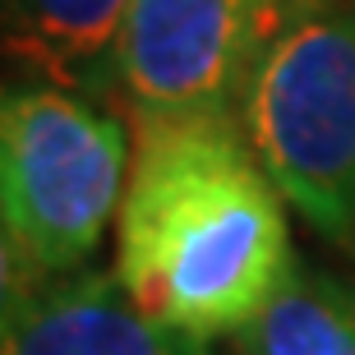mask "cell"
Here are the masks:
<instances>
[{"label": "cell", "instance_id": "obj_6", "mask_svg": "<svg viewBox=\"0 0 355 355\" xmlns=\"http://www.w3.org/2000/svg\"><path fill=\"white\" fill-rule=\"evenodd\" d=\"M130 0H5V51L28 83L88 92L116 74Z\"/></svg>", "mask_w": 355, "mask_h": 355}, {"label": "cell", "instance_id": "obj_8", "mask_svg": "<svg viewBox=\"0 0 355 355\" xmlns=\"http://www.w3.org/2000/svg\"><path fill=\"white\" fill-rule=\"evenodd\" d=\"M272 5V14H277V28H282V19H291V14L300 10V5H309V0H268Z\"/></svg>", "mask_w": 355, "mask_h": 355}, {"label": "cell", "instance_id": "obj_2", "mask_svg": "<svg viewBox=\"0 0 355 355\" xmlns=\"http://www.w3.org/2000/svg\"><path fill=\"white\" fill-rule=\"evenodd\" d=\"M134 148L83 92L19 83L0 106L5 295L79 272L120 217Z\"/></svg>", "mask_w": 355, "mask_h": 355}, {"label": "cell", "instance_id": "obj_3", "mask_svg": "<svg viewBox=\"0 0 355 355\" xmlns=\"http://www.w3.org/2000/svg\"><path fill=\"white\" fill-rule=\"evenodd\" d=\"M240 125L291 208L355 250V0H309L254 65Z\"/></svg>", "mask_w": 355, "mask_h": 355}, {"label": "cell", "instance_id": "obj_7", "mask_svg": "<svg viewBox=\"0 0 355 355\" xmlns=\"http://www.w3.org/2000/svg\"><path fill=\"white\" fill-rule=\"evenodd\" d=\"M236 355H355V282L323 268H295L236 332Z\"/></svg>", "mask_w": 355, "mask_h": 355}, {"label": "cell", "instance_id": "obj_5", "mask_svg": "<svg viewBox=\"0 0 355 355\" xmlns=\"http://www.w3.org/2000/svg\"><path fill=\"white\" fill-rule=\"evenodd\" d=\"M0 355H212V342L144 314L116 268H79L5 295Z\"/></svg>", "mask_w": 355, "mask_h": 355}, {"label": "cell", "instance_id": "obj_4", "mask_svg": "<svg viewBox=\"0 0 355 355\" xmlns=\"http://www.w3.org/2000/svg\"><path fill=\"white\" fill-rule=\"evenodd\" d=\"M277 14L268 0H130L116 83L134 120L240 116Z\"/></svg>", "mask_w": 355, "mask_h": 355}, {"label": "cell", "instance_id": "obj_1", "mask_svg": "<svg viewBox=\"0 0 355 355\" xmlns=\"http://www.w3.org/2000/svg\"><path fill=\"white\" fill-rule=\"evenodd\" d=\"M286 208L240 116L134 120L116 277L166 328L236 337L300 268Z\"/></svg>", "mask_w": 355, "mask_h": 355}]
</instances>
